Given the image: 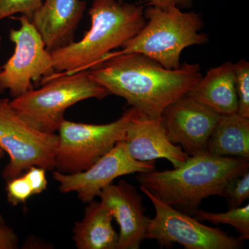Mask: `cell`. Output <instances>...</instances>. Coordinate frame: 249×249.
Instances as JSON below:
<instances>
[{
	"label": "cell",
	"mask_w": 249,
	"mask_h": 249,
	"mask_svg": "<svg viewBox=\"0 0 249 249\" xmlns=\"http://www.w3.org/2000/svg\"><path fill=\"white\" fill-rule=\"evenodd\" d=\"M109 94L124 98L142 115L159 119L165 108L186 95L202 77L197 64L165 68L139 53L107 55L89 70Z\"/></svg>",
	"instance_id": "6da1fadb"
},
{
	"label": "cell",
	"mask_w": 249,
	"mask_h": 249,
	"mask_svg": "<svg viewBox=\"0 0 249 249\" xmlns=\"http://www.w3.org/2000/svg\"><path fill=\"white\" fill-rule=\"evenodd\" d=\"M4 152L0 148V160L4 157ZM0 220H3L2 217H1V214H0Z\"/></svg>",
	"instance_id": "484cf974"
},
{
	"label": "cell",
	"mask_w": 249,
	"mask_h": 249,
	"mask_svg": "<svg viewBox=\"0 0 249 249\" xmlns=\"http://www.w3.org/2000/svg\"><path fill=\"white\" fill-rule=\"evenodd\" d=\"M144 16L146 22L142 30L119 52L107 55L142 54L165 68L175 70L181 66V55L185 49L209 42L207 35L201 33L202 18L193 11L183 12L176 6L163 9L148 6L144 10Z\"/></svg>",
	"instance_id": "277c9868"
},
{
	"label": "cell",
	"mask_w": 249,
	"mask_h": 249,
	"mask_svg": "<svg viewBox=\"0 0 249 249\" xmlns=\"http://www.w3.org/2000/svg\"><path fill=\"white\" fill-rule=\"evenodd\" d=\"M15 19L20 27L10 30L14 52L0 70V93L9 91L14 98L32 89L33 82L55 71L51 52L31 19L24 15Z\"/></svg>",
	"instance_id": "9c48e42d"
},
{
	"label": "cell",
	"mask_w": 249,
	"mask_h": 249,
	"mask_svg": "<svg viewBox=\"0 0 249 249\" xmlns=\"http://www.w3.org/2000/svg\"><path fill=\"white\" fill-rule=\"evenodd\" d=\"M1 66L0 65V70H1Z\"/></svg>",
	"instance_id": "f1b7e54d"
},
{
	"label": "cell",
	"mask_w": 249,
	"mask_h": 249,
	"mask_svg": "<svg viewBox=\"0 0 249 249\" xmlns=\"http://www.w3.org/2000/svg\"><path fill=\"white\" fill-rule=\"evenodd\" d=\"M231 208L239 207L249 197V171L229 181L224 188V196Z\"/></svg>",
	"instance_id": "ffe728a7"
},
{
	"label": "cell",
	"mask_w": 249,
	"mask_h": 249,
	"mask_svg": "<svg viewBox=\"0 0 249 249\" xmlns=\"http://www.w3.org/2000/svg\"><path fill=\"white\" fill-rule=\"evenodd\" d=\"M236 94L238 100L237 113L249 118V63L241 60L234 64Z\"/></svg>",
	"instance_id": "d6986e66"
},
{
	"label": "cell",
	"mask_w": 249,
	"mask_h": 249,
	"mask_svg": "<svg viewBox=\"0 0 249 249\" xmlns=\"http://www.w3.org/2000/svg\"><path fill=\"white\" fill-rule=\"evenodd\" d=\"M1 40H2V38H1V36L0 35V52H1Z\"/></svg>",
	"instance_id": "4316f807"
},
{
	"label": "cell",
	"mask_w": 249,
	"mask_h": 249,
	"mask_svg": "<svg viewBox=\"0 0 249 249\" xmlns=\"http://www.w3.org/2000/svg\"><path fill=\"white\" fill-rule=\"evenodd\" d=\"M46 171L44 168L37 166H31L26 170L24 176L27 178L31 186L33 193L39 195L47 189V180L46 178Z\"/></svg>",
	"instance_id": "603a6c76"
},
{
	"label": "cell",
	"mask_w": 249,
	"mask_h": 249,
	"mask_svg": "<svg viewBox=\"0 0 249 249\" xmlns=\"http://www.w3.org/2000/svg\"><path fill=\"white\" fill-rule=\"evenodd\" d=\"M206 152L249 159V118L238 113L220 116L208 140Z\"/></svg>",
	"instance_id": "e0dca14e"
},
{
	"label": "cell",
	"mask_w": 249,
	"mask_h": 249,
	"mask_svg": "<svg viewBox=\"0 0 249 249\" xmlns=\"http://www.w3.org/2000/svg\"><path fill=\"white\" fill-rule=\"evenodd\" d=\"M198 220L214 224H228L232 226L240 234L242 241L249 239V205L231 208L225 213H210L202 210L194 211Z\"/></svg>",
	"instance_id": "ac0fdd59"
},
{
	"label": "cell",
	"mask_w": 249,
	"mask_h": 249,
	"mask_svg": "<svg viewBox=\"0 0 249 249\" xmlns=\"http://www.w3.org/2000/svg\"><path fill=\"white\" fill-rule=\"evenodd\" d=\"M118 1H120V2H123V0H118Z\"/></svg>",
	"instance_id": "83f0119b"
},
{
	"label": "cell",
	"mask_w": 249,
	"mask_h": 249,
	"mask_svg": "<svg viewBox=\"0 0 249 249\" xmlns=\"http://www.w3.org/2000/svg\"><path fill=\"white\" fill-rule=\"evenodd\" d=\"M58 135L37 130L15 111L9 98H0V148L9 162L1 172L8 181L22 175L31 166L55 169Z\"/></svg>",
	"instance_id": "52a82bcc"
},
{
	"label": "cell",
	"mask_w": 249,
	"mask_h": 249,
	"mask_svg": "<svg viewBox=\"0 0 249 249\" xmlns=\"http://www.w3.org/2000/svg\"><path fill=\"white\" fill-rule=\"evenodd\" d=\"M98 196L120 227L117 249L140 248L150 219L145 215L142 196L136 188L121 180L105 188Z\"/></svg>",
	"instance_id": "7c38bea8"
},
{
	"label": "cell",
	"mask_w": 249,
	"mask_h": 249,
	"mask_svg": "<svg viewBox=\"0 0 249 249\" xmlns=\"http://www.w3.org/2000/svg\"><path fill=\"white\" fill-rule=\"evenodd\" d=\"M155 209L150 219L145 239L155 240L161 248L179 244L186 249H237L243 247L242 241L220 229L202 224L196 218L160 200L146 188L140 186Z\"/></svg>",
	"instance_id": "ba28073f"
},
{
	"label": "cell",
	"mask_w": 249,
	"mask_h": 249,
	"mask_svg": "<svg viewBox=\"0 0 249 249\" xmlns=\"http://www.w3.org/2000/svg\"><path fill=\"white\" fill-rule=\"evenodd\" d=\"M18 247V235L3 220H0V249H15Z\"/></svg>",
	"instance_id": "cb8c5ba5"
},
{
	"label": "cell",
	"mask_w": 249,
	"mask_h": 249,
	"mask_svg": "<svg viewBox=\"0 0 249 249\" xmlns=\"http://www.w3.org/2000/svg\"><path fill=\"white\" fill-rule=\"evenodd\" d=\"M87 4L83 0H44L31 21L49 52L74 41Z\"/></svg>",
	"instance_id": "5bb4252c"
},
{
	"label": "cell",
	"mask_w": 249,
	"mask_h": 249,
	"mask_svg": "<svg viewBox=\"0 0 249 249\" xmlns=\"http://www.w3.org/2000/svg\"><path fill=\"white\" fill-rule=\"evenodd\" d=\"M124 142L129 155L140 161L163 159L177 168L189 157L179 145L170 142L160 118L147 117L137 110L129 123Z\"/></svg>",
	"instance_id": "4fadbf2b"
},
{
	"label": "cell",
	"mask_w": 249,
	"mask_h": 249,
	"mask_svg": "<svg viewBox=\"0 0 249 249\" xmlns=\"http://www.w3.org/2000/svg\"><path fill=\"white\" fill-rule=\"evenodd\" d=\"M6 191L7 200L14 206L26 202L34 196L31 186L24 175L6 181Z\"/></svg>",
	"instance_id": "7402d4cb"
},
{
	"label": "cell",
	"mask_w": 249,
	"mask_h": 249,
	"mask_svg": "<svg viewBox=\"0 0 249 249\" xmlns=\"http://www.w3.org/2000/svg\"><path fill=\"white\" fill-rule=\"evenodd\" d=\"M249 159L216 157L209 153L189 156L173 170L139 173L140 186L175 209L193 213L203 199L224 196L228 183L249 170Z\"/></svg>",
	"instance_id": "7a4b0ae2"
},
{
	"label": "cell",
	"mask_w": 249,
	"mask_h": 249,
	"mask_svg": "<svg viewBox=\"0 0 249 249\" xmlns=\"http://www.w3.org/2000/svg\"><path fill=\"white\" fill-rule=\"evenodd\" d=\"M155 169V160H134L127 152L124 141H121L88 169L74 174H64L56 170L53 176L62 193L75 192L80 200L88 204L116 178Z\"/></svg>",
	"instance_id": "30bf717a"
},
{
	"label": "cell",
	"mask_w": 249,
	"mask_h": 249,
	"mask_svg": "<svg viewBox=\"0 0 249 249\" xmlns=\"http://www.w3.org/2000/svg\"><path fill=\"white\" fill-rule=\"evenodd\" d=\"M220 116L185 95L167 106L160 118L170 142L196 156L207 153L208 140Z\"/></svg>",
	"instance_id": "8fae6325"
},
{
	"label": "cell",
	"mask_w": 249,
	"mask_h": 249,
	"mask_svg": "<svg viewBox=\"0 0 249 249\" xmlns=\"http://www.w3.org/2000/svg\"><path fill=\"white\" fill-rule=\"evenodd\" d=\"M186 96L219 115L237 113L238 100L235 91L234 64L227 62L209 70Z\"/></svg>",
	"instance_id": "9a60e30c"
},
{
	"label": "cell",
	"mask_w": 249,
	"mask_h": 249,
	"mask_svg": "<svg viewBox=\"0 0 249 249\" xmlns=\"http://www.w3.org/2000/svg\"><path fill=\"white\" fill-rule=\"evenodd\" d=\"M42 86L13 98L11 104L18 115L33 127L54 134L58 131L68 108L89 98L109 96L107 89L90 76L89 70L53 73L42 78Z\"/></svg>",
	"instance_id": "5b68a950"
},
{
	"label": "cell",
	"mask_w": 249,
	"mask_h": 249,
	"mask_svg": "<svg viewBox=\"0 0 249 249\" xmlns=\"http://www.w3.org/2000/svg\"><path fill=\"white\" fill-rule=\"evenodd\" d=\"M137 109L130 107L119 119L107 124H88L65 120L58 132L55 168L64 174L88 169L118 142L124 141L126 131Z\"/></svg>",
	"instance_id": "8992f818"
},
{
	"label": "cell",
	"mask_w": 249,
	"mask_h": 249,
	"mask_svg": "<svg viewBox=\"0 0 249 249\" xmlns=\"http://www.w3.org/2000/svg\"><path fill=\"white\" fill-rule=\"evenodd\" d=\"M43 0H0V21L20 14L31 19Z\"/></svg>",
	"instance_id": "44dd1931"
},
{
	"label": "cell",
	"mask_w": 249,
	"mask_h": 249,
	"mask_svg": "<svg viewBox=\"0 0 249 249\" xmlns=\"http://www.w3.org/2000/svg\"><path fill=\"white\" fill-rule=\"evenodd\" d=\"M142 5L118 0H93L91 27L79 41L52 51L55 71L70 74L88 70L142 30L146 20Z\"/></svg>",
	"instance_id": "3957f363"
},
{
	"label": "cell",
	"mask_w": 249,
	"mask_h": 249,
	"mask_svg": "<svg viewBox=\"0 0 249 249\" xmlns=\"http://www.w3.org/2000/svg\"><path fill=\"white\" fill-rule=\"evenodd\" d=\"M148 6L160 8L176 6L179 9H190L193 6L194 0H147Z\"/></svg>",
	"instance_id": "d4e9b609"
},
{
	"label": "cell",
	"mask_w": 249,
	"mask_h": 249,
	"mask_svg": "<svg viewBox=\"0 0 249 249\" xmlns=\"http://www.w3.org/2000/svg\"><path fill=\"white\" fill-rule=\"evenodd\" d=\"M84 217L75 224L73 240L78 249H117L119 234L112 226L110 211L101 201H91Z\"/></svg>",
	"instance_id": "2e32d148"
}]
</instances>
